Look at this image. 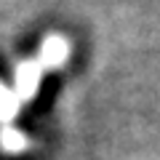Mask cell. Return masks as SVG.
<instances>
[{"label": "cell", "mask_w": 160, "mask_h": 160, "mask_svg": "<svg viewBox=\"0 0 160 160\" xmlns=\"http://www.w3.org/2000/svg\"><path fill=\"white\" fill-rule=\"evenodd\" d=\"M69 51H72V43H69L64 35H48L32 59H24L22 64H16L11 91H13V96H16V102L22 104V109L38 96L43 78H46L51 69H59V67L67 64Z\"/></svg>", "instance_id": "1"}, {"label": "cell", "mask_w": 160, "mask_h": 160, "mask_svg": "<svg viewBox=\"0 0 160 160\" xmlns=\"http://www.w3.org/2000/svg\"><path fill=\"white\" fill-rule=\"evenodd\" d=\"M22 112V104L16 102L13 91L0 83V152L6 155H22L32 147L29 136L13 126V118Z\"/></svg>", "instance_id": "2"}]
</instances>
